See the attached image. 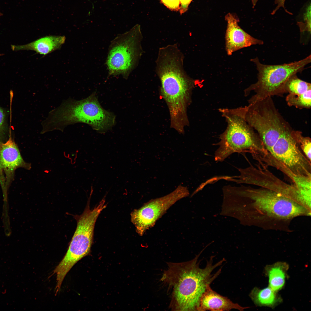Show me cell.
I'll return each mask as SVG.
<instances>
[{
    "mask_svg": "<svg viewBox=\"0 0 311 311\" xmlns=\"http://www.w3.org/2000/svg\"><path fill=\"white\" fill-rule=\"evenodd\" d=\"M223 192L224 215L245 225L290 232L294 218L311 216V210L266 188L228 185L223 187Z\"/></svg>",
    "mask_w": 311,
    "mask_h": 311,
    "instance_id": "1",
    "label": "cell"
},
{
    "mask_svg": "<svg viewBox=\"0 0 311 311\" xmlns=\"http://www.w3.org/2000/svg\"><path fill=\"white\" fill-rule=\"evenodd\" d=\"M203 250L190 261L168 263L161 280L172 290V310H197L202 296L221 273V268L213 272L225 261L224 258L214 263L211 256L204 268H200L199 257Z\"/></svg>",
    "mask_w": 311,
    "mask_h": 311,
    "instance_id": "2",
    "label": "cell"
},
{
    "mask_svg": "<svg viewBox=\"0 0 311 311\" xmlns=\"http://www.w3.org/2000/svg\"><path fill=\"white\" fill-rule=\"evenodd\" d=\"M113 113L105 110L99 103L95 92L85 99L77 100L71 98L64 100L50 111L45 119L51 131H63L68 125L77 123L89 125L100 133H104L115 125Z\"/></svg>",
    "mask_w": 311,
    "mask_h": 311,
    "instance_id": "3",
    "label": "cell"
},
{
    "mask_svg": "<svg viewBox=\"0 0 311 311\" xmlns=\"http://www.w3.org/2000/svg\"><path fill=\"white\" fill-rule=\"evenodd\" d=\"M219 110L227 125L216 144L219 147L215 153V161L222 162L236 152H248L257 161L268 154L258 135L245 120L239 108Z\"/></svg>",
    "mask_w": 311,
    "mask_h": 311,
    "instance_id": "4",
    "label": "cell"
},
{
    "mask_svg": "<svg viewBox=\"0 0 311 311\" xmlns=\"http://www.w3.org/2000/svg\"><path fill=\"white\" fill-rule=\"evenodd\" d=\"M251 60L257 67L258 80L244 92L247 96L253 91L254 94L249 100L254 101L286 92L285 86L287 81L292 75L301 72L310 62L311 55L297 61L276 65L262 64L257 57Z\"/></svg>",
    "mask_w": 311,
    "mask_h": 311,
    "instance_id": "5",
    "label": "cell"
},
{
    "mask_svg": "<svg viewBox=\"0 0 311 311\" xmlns=\"http://www.w3.org/2000/svg\"><path fill=\"white\" fill-rule=\"evenodd\" d=\"M249 103L248 105L239 107L240 112L247 123L257 132L269 151L282 132L289 128L282 119L271 96Z\"/></svg>",
    "mask_w": 311,
    "mask_h": 311,
    "instance_id": "6",
    "label": "cell"
},
{
    "mask_svg": "<svg viewBox=\"0 0 311 311\" xmlns=\"http://www.w3.org/2000/svg\"><path fill=\"white\" fill-rule=\"evenodd\" d=\"M142 38L139 26L137 25L113 41L106 62L110 75L127 77L143 54Z\"/></svg>",
    "mask_w": 311,
    "mask_h": 311,
    "instance_id": "7",
    "label": "cell"
},
{
    "mask_svg": "<svg viewBox=\"0 0 311 311\" xmlns=\"http://www.w3.org/2000/svg\"><path fill=\"white\" fill-rule=\"evenodd\" d=\"M91 196L83 213L74 217L77 226L67 251L60 261L62 266L71 269L77 262L89 253L93 242L94 230L96 220L101 212L106 206L103 198L93 209L90 206Z\"/></svg>",
    "mask_w": 311,
    "mask_h": 311,
    "instance_id": "8",
    "label": "cell"
},
{
    "mask_svg": "<svg viewBox=\"0 0 311 311\" xmlns=\"http://www.w3.org/2000/svg\"><path fill=\"white\" fill-rule=\"evenodd\" d=\"M288 128L280 135L268 153L272 165L285 167L293 174L311 176V162L292 137Z\"/></svg>",
    "mask_w": 311,
    "mask_h": 311,
    "instance_id": "9",
    "label": "cell"
},
{
    "mask_svg": "<svg viewBox=\"0 0 311 311\" xmlns=\"http://www.w3.org/2000/svg\"><path fill=\"white\" fill-rule=\"evenodd\" d=\"M189 194L187 187L180 185L171 193L152 199L140 208L134 210L131 214V221L135 227L136 232L143 236L171 206Z\"/></svg>",
    "mask_w": 311,
    "mask_h": 311,
    "instance_id": "10",
    "label": "cell"
},
{
    "mask_svg": "<svg viewBox=\"0 0 311 311\" xmlns=\"http://www.w3.org/2000/svg\"><path fill=\"white\" fill-rule=\"evenodd\" d=\"M257 167L251 165L245 168H239V175L229 177L228 181L257 186L280 193L294 201L297 200L299 193L293 184H288L277 177L264 164H259Z\"/></svg>",
    "mask_w": 311,
    "mask_h": 311,
    "instance_id": "11",
    "label": "cell"
},
{
    "mask_svg": "<svg viewBox=\"0 0 311 311\" xmlns=\"http://www.w3.org/2000/svg\"><path fill=\"white\" fill-rule=\"evenodd\" d=\"M227 22L225 47L228 55L243 48L263 44V41L251 36L238 25L239 20L235 14L229 13L225 17Z\"/></svg>",
    "mask_w": 311,
    "mask_h": 311,
    "instance_id": "12",
    "label": "cell"
},
{
    "mask_svg": "<svg viewBox=\"0 0 311 311\" xmlns=\"http://www.w3.org/2000/svg\"><path fill=\"white\" fill-rule=\"evenodd\" d=\"M0 166L5 175L7 187L12 181L16 169L22 168L30 170L31 168V164L24 160L17 146L11 137L4 143L0 142Z\"/></svg>",
    "mask_w": 311,
    "mask_h": 311,
    "instance_id": "13",
    "label": "cell"
},
{
    "mask_svg": "<svg viewBox=\"0 0 311 311\" xmlns=\"http://www.w3.org/2000/svg\"><path fill=\"white\" fill-rule=\"evenodd\" d=\"M249 307H243L222 296L209 286L202 296L197 310L229 311L235 309L243 311Z\"/></svg>",
    "mask_w": 311,
    "mask_h": 311,
    "instance_id": "14",
    "label": "cell"
},
{
    "mask_svg": "<svg viewBox=\"0 0 311 311\" xmlns=\"http://www.w3.org/2000/svg\"><path fill=\"white\" fill-rule=\"evenodd\" d=\"M66 39L64 36H47L27 44L12 45L11 47L14 51L32 50L41 55H46L60 48L65 43Z\"/></svg>",
    "mask_w": 311,
    "mask_h": 311,
    "instance_id": "15",
    "label": "cell"
},
{
    "mask_svg": "<svg viewBox=\"0 0 311 311\" xmlns=\"http://www.w3.org/2000/svg\"><path fill=\"white\" fill-rule=\"evenodd\" d=\"M289 268L287 263L282 262H277L265 267V273L269 279V287L274 291L277 292L283 287Z\"/></svg>",
    "mask_w": 311,
    "mask_h": 311,
    "instance_id": "16",
    "label": "cell"
},
{
    "mask_svg": "<svg viewBox=\"0 0 311 311\" xmlns=\"http://www.w3.org/2000/svg\"><path fill=\"white\" fill-rule=\"evenodd\" d=\"M277 292L269 287L263 289L255 287L252 290L249 296L256 305L273 308L282 301Z\"/></svg>",
    "mask_w": 311,
    "mask_h": 311,
    "instance_id": "17",
    "label": "cell"
},
{
    "mask_svg": "<svg viewBox=\"0 0 311 311\" xmlns=\"http://www.w3.org/2000/svg\"><path fill=\"white\" fill-rule=\"evenodd\" d=\"M311 90L310 83L298 78L295 74L291 76L287 81L285 86L286 92L289 94H300Z\"/></svg>",
    "mask_w": 311,
    "mask_h": 311,
    "instance_id": "18",
    "label": "cell"
},
{
    "mask_svg": "<svg viewBox=\"0 0 311 311\" xmlns=\"http://www.w3.org/2000/svg\"><path fill=\"white\" fill-rule=\"evenodd\" d=\"M286 100L289 106L297 108H310L311 106V90L300 94H289L286 98Z\"/></svg>",
    "mask_w": 311,
    "mask_h": 311,
    "instance_id": "19",
    "label": "cell"
},
{
    "mask_svg": "<svg viewBox=\"0 0 311 311\" xmlns=\"http://www.w3.org/2000/svg\"><path fill=\"white\" fill-rule=\"evenodd\" d=\"M291 135L306 157L311 162V139L303 136L298 131L291 130Z\"/></svg>",
    "mask_w": 311,
    "mask_h": 311,
    "instance_id": "20",
    "label": "cell"
},
{
    "mask_svg": "<svg viewBox=\"0 0 311 311\" xmlns=\"http://www.w3.org/2000/svg\"><path fill=\"white\" fill-rule=\"evenodd\" d=\"M303 22H298L297 24L299 27L300 31L303 32L307 31L310 33L311 32V5L307 7L303 15Z\"/></svg>",
    "mask_w": 311,
    "mask_h": 311,
    "instance_id": "21",
    "label": "cell"
},
{
    "mask_svg": "<svg viewBox=\"0 0 311 311\" xmlns=\"http://www.w3.org/2000/svg\"><path fill=\"white\" fill-rule=\"evenodd\" d=\"M286 0H275V3L277 5L274 9L273 10L271 13V14L274 15L275 14L276 11L280 7H282L283 8L286 12L289 14H291V13L288 11L285 8V5ZM259 1V0H251L253 8L255 7L257 3Z\"/></svg>",
    "mask_w": 311,
    "mask_h": 311,
    "instance_id": "22",
    "label": "cell"
},
{
    "mask_svg": "<svg viewBox=\"0 0 311 311\" xmlns=\"http://www.w3.org/2000/svg\"><path fill=\"white\" fill-rule=\"evenodd\" d=\"M162 3L171 10L178 11L180 9V0H161Z\"/></svg>",
    "mask_w": 311,
    "mask_h": 311,
    "instance_id": "23",
    "label": "cell"
},
{
    "mask_svg": "<svg viewBox=\"0 0 311 311\" xmlns=\"http://www.w3.org/2000/svg\"><path fill=\"white\" fill-rule=\"evenodd\" d=\"M192 0H180V4L179 11L181 14L185 13L188 9V6Z\"/></svg>",
    "mask_w": 311,
    "mask_h": 311,
    "instance_id": "24",
    "label": "cell"
},
{
    "mask_svg": "<svg viewBox=\"0 0 311 311\" xmlns=\"http://www.w3.org/2000/svg\"><path fill=\"white\" fill-rule=\"evenodd\" d=\"M5 120L4 112L3 109L0 107V133L1 132L3 129Z\"/></svg>",
    "mask_w": 311,
    "mask_h": 311,
    "instance_id": "25",
    "label": "cell"
},
{
    "mask_svg": "<svg viewBox=\"0 0 311 311\" xmlns=\"http://www.w3.org/2000/svg\"><path fill=\"white\" fill-rule=\"evenodd\" d=\"M3 55V54H0V56H2V55Z\"/></svg>",
    "mask_w": 311,
    "mask_h": 311,
    "instance_id": "26",
    "label": "cell"
}]
</instances>
